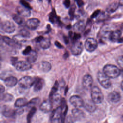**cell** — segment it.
Masks as SVG:
<instances>
[{
  "label": "cell",
  "mask_w": 123,
  "mask_h": 123,
  "mask_svg": "<svg viewBox=\"0 0 123 123\" xmlns=\"http://www.w3.org/2000/svg\"><path fill=\"white\" fill-rule=\"evenodd\" d=\"M74 9H75L74 7H72L69 11V14H70V15L72 18H74Z\"/></svg>",
  "instance_id": "ab89813d"
},
{
  "label": "cell",
  "mask_w": 123,
  "mask_h": 123,
  "mask_svg": "<svg viewBox=\"0 0 123 123\" xmlns=\"http://www.w3.org/2000/svg\"><path fill=\"white\" fill-rule=\"evenodd\" d=\"M62 106H59L53 111L51 118V123H60V120L62 117Z\"/></svg>",
  "instance_id": "9c48e42d"
},
{
  "label": "cell",
  "mask_w": 123,
  "mask_h": 123,
  "mask_svg": "<svg viewBox=\"0 0 123 123\" xmlns=\"http://www.w3.org/2000/svg\"><path fill=\"white\" fill-rule=\"evenodd\" d=\"M91 96L92 100L96 104L101 103L103 100V93L97 86H94L92 88Z\"/></svg>",
  "instance_id": "7a4b0ae2"
},
{
  "label": "cell",
  "mask_w": 123,
  "mask_h": 123,
  "mask_svg": "<svg viewBox=\"0 0 123 123\" xmlns=\"http://www.w3.org/2000/svg\"><path fill=\"white\" fill-rule=\"evenodd\" d=\"M98 13H99V12L96 11V12L94 13V14H93V15H92V17H94L96 16L98 14Z\"/></svg>",
  "instance_id": "7dc6e473"
},
{
  "label": "cell",
  "mask_w": 123,
  "mask_h": 123,
  "mask_svg": "<svg viewBox=\"0 0 123 123\" xmlns=\"http://www.w3.org/2000/svg\"><path fill=\"white\" fill-rule=\"evenodd\" d=\"M0 93L2 94L4 91V87L2 85H0Z\"/></svg>",
  "instance_id": "bcb514c9"
},
{
  "label": "cell",
  "mask_w": 123,
  "mask_h": 123,
  "mask_svg": "<svg viewBox=\"0 0 123 123\" xmlns=\"http://www.w3.org/2000/svg\"><path fill=\"white\" fill-rule=\"evenodd\" d=\"M97 79L101 86L105 88H109L111 86L110 78L103 72H98L97 74Z\"/></svg>",
  "instance_id": "277c9868"
},
{
  "label": "cell",
  "mask_w": 123,
  "mask_h": 123,
  "mask_svg": "<svg viewBox=\"0 0 123 123\" xmlns=\"http://www.w3.org/2000/svg\"><path fill=\"white\" fill-rule=\"evenodd\" d=\"M40 47L43 49L49 48L51 45V42L49 39L43 37V39L39 42Z\"/></svg>",
  "instance_id": "cb8c5ba5"
},
{
  "label": "cell",
  "mask_w": 123,
  "mask_h": 123,
  "mask_svg": "<svg viewBox=\"0 0 123 123\" xmlns=\"http://www.w3.org/2000/svg\"><path fill=\"white\" fill-rule=\"evenodd\" d=\"M71 50L72 54L74 55H80L83 50V45L82 42L78 40L74 42L71 46Z\"/></svg>",
  "instance_id": "8992f818"
},
{
  "label": "cell",
  "mask_w": 123,
  "mask_h": 123,
  "mask_svg": "<svg viewBox=\"0 0 123 123\" xmlns=\"http://www.w3.org/2000/svg\"><path fill=\"white\" fill-rule=\"evenodd\" d=\"M44 85V81L43 79L37 78L36 79V81L34 84V90L36 91L40 90Z\"/></svg>",
  "instance_id": "7402d4cb"
},
{
  "label": "cell",
  "mask_w": 123,
  "mask_h": 123,
  "mask_svg": "<svg viewBox=\"0 0 123 123\" xmlns=\"http://www.w3.org/2000/svg\"><path fill=\"white\" fill-rule=\"evenodd\" d=\"M98 46V42L97 40L93 38H87L85 43V48L88 52H92L94 51Z\"/></svg>",
  "instance_id": "5b68a950"
},
{
  "label": "cell",
  "mask_w": 123,
  "mask_h": 123,
  "mask_svg": "<svg viewBox=\"0 0 123 123\" xmlns=\"http://www.w3.org/2000/svg\"><path fill=\"white\" fill-rule=\"evenodd\" d=\"M20 3H21V4L22 5V6L26 7V8H29V9H30L31 8V6H30V5L26 1H25V0H21L20 1Z\"/></svg>",
  "instance_id": "f35d334b"
},
{
  "label": "cell",
  "mask_w": 123,
  "mask_h": 123,
  "mask_svg": "<svg viewBox=\"0 0 123 123\" xmlns=\"http://www.w3.org/2000/svg\"><path fill=\"white\" fill-rule=\"evenodd\" d=\"M16 113V111H14L6 106L3 107V109L2 110V114L4 116L6 117H13Z\"/></svg>",
  "instance_id": "e0dca14e"
},
{
  "label": "cell",
  "mask_w": 123,
  "mask_h": 123,
  "mask_svg": "<svg viewBox=\"0 0 123 123\" xmlns=\"http://www.w3.org/2000/svg\"><path fill=\"white\" fill-rule=\"evenodd\" d=\"M93 84V78L89 74L85 75L83 78L82 85L83 87L86 89L91 88Z\"/></svg>",
  "instance_id": "4fadbf2b"
},
{
  "label": "cell",
  "mask_w": 123,
  "mask_h": 123,
  "mask_svg": "<svg viewBox=\"0 0 123 123\" xmlns=\"http://www.w3.org/2000/svg\"><path fill=\"white\" fill-rule=\"evenodd\" d=\"M17 79L13 76H10L6 77L4 80V82L5 85L8 87H13L17 83Z\"/></svg>",
  "instance_id": "ffe728a7"
},
{
  "label": "cell",
  "mask_w": 123,
  "mask_h": 123,
  "mask_svg": "<svg viewBox=\"0 0 123 123\" xmlns=\"http://www.w3.org/2000/svg\"><path fill=\"white\" fill-rule=\"evenodd\" d=\"M58 86H59V84H58V83L56 81V82L55 83L53 86L52 87V89H51V90L49 93V99H50L53 96L56 94L57 91L58 90Z\"/></svg>",
  "instance_id": "f546056e"
},
{
  "label": "cell",
  "mask_w": 123,
  "mask_h": 123,
  "mask_svg": "<svg viewBox=\"0 0 123 123\" xmlns=\"http://www.w3.org/2000/svg\"><path fill=\"white\" fill-rule=\"evenodd\" d=\"M1 28L6 33H12L15 31V26L12 22L6 21L2 23Z\"/></svg>",
  "instance_id": "8fae6325"
},
{
  "label": "cell",
  "mask_w": 123,
  "mask_h": 123,
  "mask_svg": "<svg viewBox=\"0 0 123 123\" xmlns=\"http://www.w3.org/2000/svg\"><path fill=\"white\" fill-rule=\"evenodd\" d=\"M103 72L109 78H116L121 74V70L113 64H106L103 68Z\"/></svg>",
  "instance_id": "6da1fadb"
},
{
  "label": "cell",
  "mask_w": 123,
  "mask_h": 123,
  "mask_svg": "<svg viewBox=\"0 0 123 123\" xmlns=\"http://www.w3.org/2000/svg\"><path fill=\"white\" fill-rule=\"evenodd\" d=\"M70 37L71 38V39H72V40H73L74 42H75L77 40H78V39L80 37V35L78 34H77L76 33H73V32H70Z\"/></svg>",
  "instance_id": "836d02e7"
},
{
  "label": "cell",
  "mask_w": 123,
  "mask_h": 123,
  "mask_svg": "<svg viewBox=\"0 0 123 123\" xmlns=\"http://www.w3.org/2000/svg\"><path fill=\"white\" fill-rule=\"evenodd\" d=\"M95 103L92 100H88L85 102L84 107L85 109L89 112H93L96 109Z\"/></svg>",
  "instance_id": "2e32d148"
},
{
  "label": "cell",
  "mask_w": 123,
  "mask_h": 123,
  "mask_svg": "<svg viewBox=\"0 0 123 123\" xmlns=\"http://www.w3.org/2000/svg\"><path fill=\"white\" fill-rule=\"evenodd\" d=\"M14 66L16 69L19 71H27L31 68V65L27 61H21L14 63Z\"/></svg>",
  "instance_id": "52a82bcc"
},
{
  "label": "cell",
  "mask_w": 123,
  "mask_h": 123,
  "mask_svg": "<svg viewBox=\"0 0 123 123\" xmlns=\"http://www.w3.org/2000/svg\"><path fill=\"white\" fill-rule=\"evenodd\" d=\"M24 111V110L22 109H17V110H16V113L17 114H22V113H23V112Z\"/></svg>",
  "instance_id": "7bdbcfd3"
},
{
  "label": "cell",
  "mask_w": 123,
  "mask_h": 123,
  "mask_svg": "<svg viewBox=\"0 0 123 123\" xmlns=\"http://www.w3.org/2000/svg\"><path fill=\"white\" fill-rule=\"evenodd\" d=\"M36 110H37V109H36V107H33L31 108L30 111L28 112V115L27 116V123H30L31 119H32L33 115H34V114L36 112Z\"/></svg>",
  "instance_id": "f1b7e54d"
},
{
  "label": "cell",
  "mask_w": 123,
  "mask_h": 123,
  "mask_svg": "<svg viewBox=\"0 0 123 123\" xmlns=\"http://www.w3.org/2000/svg\"><path fill=\"white\" fill-rule=\"evenodd\" d=\"M38 69L43 72H48L51 68V64L47 61H43L39 63L38 65Z\"/></svg>",
  "instance_id": "ac0fdd59"
},
{
  "label": "cell",
  "mask_w": 123,
  "mask_h": 123,
  "mask_svg": "<svg viewBox=\"0 0 123 123\" xmlns=\"http://www.w3.org/2000/svg\"><path fill=\"white\" fill-rule=\"evenodd\" d=\"M28 102L27 100L25 98H19L15 102L14 105L15 107L18 108H21L25 106H27Z\"/></svg>",
  "instance_id": "603a6c76"
},
{
  "label": "cell",
  "mask_w": 123,
  "mask_h": 123,
  "mask_svg": "<svg viewBox=\"0 0 123 123\" xmlns=\"http://www.w3.org/2000/svg\"><path fill=\"white\" fill-rule=\"evenodd\" d=\"M55 44L56 46L57 47H58V48H62V45H61V44L59 42H58V41H56V42H55Z\"/></svg>",
  "instance_id": "f6af8a7d"
},
{
  "label": "cell",
  "mask_w": 123,
  "mask_h": 123,
  "mask_svg": "<svg viewBox=\"0 0 123 123\" xmlns=\"http://www.w3.org/2000/svg\"><path fill=\"white\" fill-rule=\"evenodd\" d=\"M2 39L6 44L10 46H14L16 44H17L13 39L12 40L10 38L6 36H2Z\"/></svg>",
  "instance_id": "83f0119b"
},
{
  "label": "cell",
  "mask_w": 123,
  "mask_h": 123,
  "mask_svg": "<svg viewBox=\"0 0 123 123\" xmlns=\"http://www.w3.org/2000/svg\"><path fill=\"white\" fill-rule=\"evenodd\" d=\"M43 37H42V36H39V37H37L36 38V42H39L43 39Z\"/></svg>",
  "instance_id": "ee69618b"
},
{
  "label": "cell",
  "mask_w": 123,
  "mask_h": 123,
  "mask_svg": "<svg viewBox=\"0 0 123 123\" xmlns=\"http://www.w3.org/2000/svg\"><path fill=\"white\" fill-rule=\"evenodd\" d=\"M85 27V23L83 21H80L77 22L74 26V29L77 32L82 31Z\"/></svg>",
  "instance_id": "4316f807"
},
{
  "label": "cell",
  "mask_w": 123,
  "mask_h": 123,
  "mask_svg": "<svg viewBox=\"0 0 123 123\" xmlns=\"http://www.w3.org/2000/svg\"><path fill=\"white\" fill-rule=\"evenodd\" d=\"M63 4L65 7L67 8H69L70 5V0H64L63 1Z\"/></svg>",
  "instance_id": "60d3db41"
},
{
  "label": "cell",
  "mask_w": 123,
  "mask_h": 123,
  "mask_svg": "<svg viewBox=\"0 0 123 123\" xmlns=\"http://www.w3.org/2000/svg\"><path fill=\"white\" fill-rule=\"evenodd\" d=\"M75 1L79 6H81L83 5V2L82 0H75Z\"/></svg>",
  "instance_id": "b9f144b4"
},
{
  "label": "cell",
  "mask_w": 123,
  "mask_h": 123,
  "mask_svg": "<svg viewBox=\"0 0 123 123\" xmlns=\"http://www.w3.org/2000/svg\"><path fill=\"white\" fill-rule=\"evenodd\" d=\"M31 51V47L30 46H28L23 50V54L25 55H27L30 53Z\"/></svg>",
  "instance_id": "8d00e7d4"
},
{
  "label": "cell",
  "mask_w": 123,
  "mask_h": 123,
  "mask_svg": "<svg viewBox=\"0 0 123 123\" xmlns=\"http://www.w3.org/2000/svg\"><path fill=\"white\" fill-rule=\"evenodd\" d=\"M20 35H21L22 37H24L26 38H28L30 37V33L29 32L25 30V29H22L20 31Z\"/></svg>",
  "instance_id": "d590c367"
},
{
  "label": "cell",
  "mask_w": 123,
  "mask_h": 123,
  "mask_svg": "<svg viewBox=\"0 0 123 123\" xmlns=\"http://www.w3.org/2000/svg\"><path fill=\"white\" fill-rule=\"evenodd\" d=\"M121 119H122V120L123 121V115H122V117H121Z\"/></svg>",
  "instance_id": "816d5d0a"
},
{
  "label": "cell",
  "mask_w": 123,
  "mask_h": 123,
  "mask_svg": "<svg viewBox=\"0 0 123 123\" xmlns=\"http://www.w3.org/2000/svg\"><path fill=\"white\" fill-rule=\"evenodd\" d=\"M35 78L30 76H25L22 77L18 81L19 86L24 89L30 88L35 84L36 81Z\"/></svg>",
  "instance_id": "3957f363"
},
{
  "label": "cell",
  "mask_w": 123,
  "mask_h": 123,
  "mask_svg": "<svg viewBox=\"0 0 123 123\" xmlns=\"http://www.w3.org/2000/svg\"><path fill=\"white\" fill-rule=\"evenodd\" d=\"M121 74L122 75V77H123V69L121 71Z\"/></svg>",
  "instance_id": "f907efd6"
},
{
  "label": "cell",
  "mask_w": 123,
  "mask_h": 123,
  "mask_svg": "<svg viewBox=\"0 0 123 123\" xmlns=\"http://www.w3.org/2000/svg\"><path fill=\"white\" fill-rule=\"evenodd\" d=\"M70 102L72 105L76 108L84 107L85 102L83 99L79 96L73 95L70 98Z\"/></svg>",
  "instance_id": "ba28073f"
},
{
  "label": "cell",
  "mask_w": 123,
  "mask_h": 123,
  "mask_svg": "<svg viewBox=\"0 0 123 123\" xmlns=\"http://www.w3.org/2000/svg\"><path fill=\"white\" fill-rule=\"evenodd\" d=\"M13 19L18 24H21L23 22V19L20 15H14Z\"/></svg>",
  "instance_id": "e575fe53"
},
{
  "label": "cell",
  "mask_w": 123,
  "mask_h": 123,
  "mask_svg": "<svg viewBox=\"0 0 123 123\" xmlns=\"http://www.w3.org/2000/svg\"><path fill=\"white\" fill-rule=\"evenodd\" d=\"M27 56V61L29 62H34L37 61V54L36 51L32 50L30 53Z\"/></svg>",
  "instance_id": "d4e9b609"
},
{
  "label": "cell",
  "mask_w": 123,
  "mask_h": 123,
  "mask_svg": "<svg viewBox=\"0 0 123 123\" xmlns=\"http://www.w3.org/2000/svg\"><path fill=\"white\" fill-rule=\"evenodd\" d=\"M120 6L119 2H114L109 5L107 8V12L109 13H112L114 12Z\"/></svg>",
  "instance_id": "484cf974"
},
{
  "label": "cell",
  "mask_w": 123,
  "mask_h": 123,
  "mask_svg": "<svg viewBox=\"0 0 123 123\" xmlns=\"http://www.w3.org/2000/svg\"><path fill=\"white\" fill-rule=\"evenodd\" d=\"M121 88L123 91V80L122 81V82L121 83Z\"/></svg>",
  "instance_id": "681fc988"
},
{
  "label": "cell",
  "mask_w": 123,
  "mask_h": 123,
  "mask_svg": "<svg viewBox=\"0 0 123 123\" xmlns=\"http://www.w3.org/2000/svg\"><path fill=\"white\" fill-rule=\"evenodd\" d=\"M109 38L112 42H123V37H121V32L119 30L111 31Z\"/></svg>",
  "instance_id": "30bf717a"
},
{
  "label": "cell",
  "mask_w": 123,
  "mask_h": 123,
  "mask_svg": "<svg viewBox=\"0 0 123 123\" xmlns=\"http://www.w3.org/2000/svg\"><path fill=\"white\" fill-rule=\"evenodd\" d=\"M72 115L75 119L76 120H81L85 116L84 113L81 110L78 109H74L72 111Z\"/></svg>",
  "instance_id": "44dd1931"
},
{
  "label": "cell",
  "mask_w": 123,
  "mask_h": 123,
  "mask_svg": "<svg viewBox=\"0 0 123 123\" xmlns=\"http://www.w3.org/2000/svg\"><path fill=\"white\" fill-rule=\"evenodd\" d=\"M117 63L123 69V55L120 56L117 59Z\"/></svg>",
  "instance_id": "74e56055"
},
{
  "label": "cell",
  "mask_w": 123,
  "mask_h": 123,
  "mask_svg": "<svg viewBox=\"0 0 123 123\" xmlns=\"http://www.w3.org/2000/svg\"><path fill=\"white\" fill-rule=\"evenodd\" d=\"M108 99L112 102L116 103L121 99V95L118 92L116 91H112L108 95Z\"/></svg>",
  "instance_id": "d6986e66"
},
{
  "label": "cell",
  "mask_w": 123,
  "mask_h": 123,
  "mask_svg": "<svg viewBox=\"0 0 123 123\" xmlns=\"http://www.w3.org/2000/svg\"><path fill=\"white\" fill-rule=\"evenodd\" d=\"M39 0V1H42V0Z\"/></svg>",
  "instance_id": "f5cc1de1"
},
{
  "label": "cell",
  "mask_w": 123,
  "mask_h": 123,
  "mask_svg": "<svg viewBox=\"0 0 123 123\" xmlns=\"http://www.w3.org/2000/svg\"><path fill=\"white\" fill-rule=\"evenodd\" d=\"M49 20L52 23H56L58 21V17L57 16L56 13L54 11H53L50 14L49 17Z\"/></svg>",
  "instance_id": "4dcf8cb0"
},
{
  "label": "cell",
  "mask_w": 123,
  "mask_h": 123,
  "mask_svg": "<svg viewBox=\"0 0 123 123\" xmlns=\"http://www.w3.org/2000/svg\"><path fill=\"white\" fill-rule=\"evenodd\" d=\"M1 99L4 101H10L13 99V97L10 94L6 93L1 97Z\"/></svg>",
  "instance_id": "1f68e13d"
},
{
  "label": "cell",
  "mask_w": 123,
  "mask_h": 123,
  "mask_svg": "<svg viewBox=\"0 0 123 123\" xmlns=\"http://www.w3.org/2000/svg\"><path fill=\"white\" fill-rule=\"evenodd\" d=\"M39 20L37 18H31L28 19L26 23L27 27L30 30L36 29L39 25Z\"/></svg>",
  "instance_id": "5bb4252c"
},
{
  "label": "cell",
  "mask_w": 123,
  "mask_h": 123,
  "mask_svg": "<svg viewBox=\"0 0 123 123\" xmlns=\"http://www.w3.org/2000/svg\"><path fill=\"white\" fill-rule=\"evenodd\" d=\"M119 3L120 6H123V0H120L119 1Z\"/></svg>",
  "instance_id": "c3c4849f"
},
{
  "label": "cell",
  "mask_w": 123,
  "mask_h": 123,
  "mask_svg": "<svg viewBox=\"0 0 123 123\" xmlns=\"http://www.w3.org/2000/svg\"><path fill=\"white\" fill-rule=\"evenodd\" d=\"M52 108V101L50 99H47L43 101L39 106L40 111L44 113L49 112Z\"/></svg>",
  "instance_id": "7c38bea8"
},
{
  "label": "cell",
  "mask_w": 123,
  "mask_h": 123,
  "mask_svg": "<svg viewBox=\"0 0 123 123\" xmlns=\"http://www.w3.org/2000/svg\"><path fill=\"white\" fill-rule=\"evenodd\" d=\"M16 11L19 15L25 17L29 16L31 14L30 9L26 8L23 6L17 7Z\"/></svg>",
  "instance_id": "9a60e30c"
},
{
  "label": "cell",
  "mask_w": 123,
  "mask_h": 123,
  "mask_svg": "<svg viewBox=\"0 0 123 123\" xmlns=\"http://www.w3.org/2000/svg\"><path fill=\"white\" fill-rule=\"evenodd\" d=\"M39 101V99L38 98H34L32 99H31L29 102H28L27 104V106L29 107H33L34 106L36 105L38 103V102Z\"/></svg>",
  "instance_id": "d6a6232c"
}]
</instances>
